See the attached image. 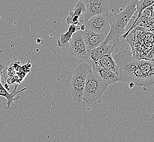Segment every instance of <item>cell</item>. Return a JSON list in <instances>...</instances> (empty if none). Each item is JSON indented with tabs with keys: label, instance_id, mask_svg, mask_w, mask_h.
<instances>
[{
	"label": "cell",
	"instance_id": "4fadbf2b",
	"mask_svg": "<svg viewBox=\"0 0 154 142\" xmlns=\"http://www.w3.org/2000/svg\"><path fill=\"white\" fill-rule=\"evenodd\" d=\"M79 30H80V25L71 24L68 27V30L65 32L60 34L57 39L58 46L61 48L68 47L72 36L74 33Z\"/></svg>",
	"mask_w": 154,
	"mask_h": 142
},
{
	"label": "cell",
	"instance_id": "ba28073f",
	"mask_svg": "<svg viewBox=\"0 0 154 142\" xmlns=\"http://www.w3.org/2000/svg\"><path fill=\"white\" fill-rule=\"evenodd\" d=\"M138 65L144 78L143 90L150 91L154 85V62L151 60L139 59Z\"/></svg>",
	"mask_w": 154,
	"mask_h": 142
},
{
	"label": "cell",
	"instance_id": "277c9868",
	"mask_svg": "<svg viewBox=\"0 0 154 142\" xmlns=\"http://www.w3.org/2000/svg\"><path fill=\"white\" fill-rule=\"evenodd\" d=\"M91 71V68L88 63H81L78 66L72 75L70 92L72 97L75 102L80 103L83 101L86 77Z\"/></svg>",
	"mask_w": 154,
	"mask_h": 142
},
{
	"label": "cell",
	"instance_id": "d6986e66",
	"mask_svg": "<svg viewBox=\"0 0 154 142\" xmlns=\"http://www.w3.org/2000/svg\"><path fill=\"white\" fill-rule=\"evenodd\" d=\"M135 85V84L134 83H132V82H131V83H129V87L130 88H133L134 86Z\"/></svg>",
	"mask_w": 154,
	"mask_h": 142
},
{
	"label": "cell",
	"instance_id": "cb8c5ba5",
	"mask_svg": "<svg viewBox=\"0 0 154 142\" xmlns=\"http://www.w3.org/2000/svg\"><path fill=\"white\" fill-rule=\"evenodd\" d=\"M152 6H154V3L153 4V5H152Z\"/></svg>",
	"mask_w": 154,
	"mask_h": 142
},
{
	"label": "cell",
	"instance_id": "603a6c76",
	"mask_svg": "<svg viewBox=\"0 0 154 142\" xmlns=\"http://www.w3.org/2000/svg\"><path fill=\"white\" fill-rule=\"evenodd\" d=\"M153 15L154 16V13H153Z\"/></svg>",
	"mask_w": 154,
	"mask_h": 142
},
{
	"label": "cell",
	"instance_id": "7402d4cb",
	"mask_svg": "<svg viewBox=\"0 0 154 142\" xmlns=\"http://www.w3.org/2000/svg\"><path fill=\"white\" fill-rule=\"evenodd\" d=\"M151 59H152L149 60H151V61H154V55L152 56V57H151Z\"/></svg>",
	"mask_w": 154,
	"mask_h": 142
},
{
	"label": "cell",
	"instance_id": "5b68a950",
	"mask_svg": "<svg viewBox=\"0 0 154 142\" xmlns=\"http://www.w3.org/2000/svg\"><path fill=\"white\" fill-rule=\"evenodd\" d=\"M109 13L95 15L84 23L87 29L108 35L110 30Z\"/></svg>",
	"mask_w": 154,
	"mask_h": 142
},
{
	"label": "cell",
	"instance_id": "6da1fadb",
	"mask_svg": "<svg viewBox=\"0 0 154 142\" xmlns=\"http://www.w3.org/2000/svg\"><path fill=\"white\" fill-rule=\"evenodd\" d=\"M118 67L119 82L134 83L143 87L144 78L138 65V59L133 55L128 46L124 45L118 53L114 56Z\"/></svg>",
	"mask_w": 154,
	"mask_h": 142
},
{
	"label": "cell",
	"instance_id": "7c38bea8",
	"mask_svg": "<svg viewBox=\"0 0 154 142\" xmlns=\"http://www.w3.org/2000/svg\"><path fill=\"white\" fill-rule=\"evenodd\" d=\"M91 68L97 77L108 85L118 82V76L114 72L102 67L96 62L91 66Z\"/></svg>",
	"mask_w": 154,
	"mask_h": 142
},
{
	"label": "cell",
	"instance_id": "44dd1931",
	"mask_svg": "<svg viewBox=\"0 0 154 142\" xmlns=\"http://www.w3.org/2000/svg\"><path fill=\"white\" fill-rule=\"evenodd\" d=\"M151 120H152V122H154V112L153 114H152V115L151 116Z\"/></svg>",
	"mask_w": 154,
	"mask_h": 142
},
{
	"label": "cell",
	"instance_id": "2e32d148",
	"mask_svg": "<svg viewBox=\"0 0 154 142\" xmlns=\"http://www.w3.org/2000/svg\"><path fill=\"white\" fill-rule=\"evenodd\" d=\"M85 12L86 8L85 4L83 1H79L76 3L74 9L69 12V14L72 15H77L80 18L83 14L84 15Z\"/></svg>",
	"mask_w": 154,
	"mask_h": 142
},
{
	"label": "cell",
	"instance_id": "30bf717a",
	"mask_svg": "<svg viewBox=\"0 0 154 142\" xmlns=\"http://www.w3.org/2000/svg\"><path fill=\"white\" fill-rule=\"evenodd\" d=\"M68 47L73 56L79 59H83L85 57L87 49L80 30L73 35Z\"/></svg>",
	"mask_w": 154,
	"mask_h": 142
},
{
	"label": "cell",
	"instance_id": "5bb4252c",
	"mask_svg": "<svg viewBox=\"0 0 154 142\" xmlns=\"http://www.w3.org/2000/svg\"><path fill=\"white\" fill-rule=\"evenodd\" d=\"M112 53H108L104 54L96 62L100 66L112 71L118 76V67L112 56Z\"/></svg>",
	"mask_w": 154,
	"mask_h": 142
},
{
	"label": "cell",
	"instance_id": "8992f818",
	"mask_svg": "<svg viewBox=\"0 0 154 142\" xmlns=\"http://www.w3.org/2000/svg\"><path fill=\"white\" fill-rule=\"evenodd\" d=\"M86 12L84 15V23L95 15L109 13L108 3L107 0H85Z\"/></svg>",
	"mask_w": 154,
	"mask_h": 142
},
{
	"label": "cell",
	"instance_id": "9a60e30c",
	"mask_svg": "<svg viewBox=\"0 0 154 142\" xmlns=\"http://www.w3.org/2000/svg\"><path fill=\"white\" fill-rule=\"evenodd\" d=\"M154 3V0H139L138 2L137 5V12L138 13L137 17L136 20L134 21V23L132 24V25L131 26L130 29H129L127 32H126L124 35L122 36L123 38H125L129 34V33L131 30L133 29L134 25L135 23H136L137 20L139 19L140 15L141 14L142 12L143 9H145V8L149 7V6H152Z\"/></svg>",
	"mask_w": 154,
	"mask_h": 142
},
{
	"label": "cell",
	"instance_id": "8fae6325",
	"mask_svg": "<svg viewBox=\"0 0 154 142\" xmlns=\"http://www.w3.org/2000/svg\"><path fill=\"white\" fill-rule=\"evenodd\" d=\"M80 31L86 45L87 51L98 47L107 38L106 35L96 32L87 29Z\"/></svg>",
	"mask_w": 154,
	"mask_h": 142
},
{
	"label": "cell",
	"instance_id": "3957f363",
	"mask_svg": "<svg viewBox=\"0 0 154 142\" xmlns=\"http://www.w3.org/2000/svg\"><path fill=\"white\" fill-rule=\"evenodd\" d=\"M107 86L108 85L103 83L91 69L86 77L83 101L87 104L99 102Z\"/></svg>",
	"mask_w": 154,
	"mask_h": 142
},
{
	"label": "cell",
	"instance_id": "9c48e42d",
	"mask_svg": "<svg viewBox=\"0 0 154 142\" xmlns=\"http://www.w3.org/2000/svg\"><path fill=\"white\" fill-rule=\"evenodd\" d=\"M5 66L3 64L0 65V96L5 98L6 100V103H3L4 107L6 110H15L17 106L14 103V102L20 97V96L15 97V96L21 92L25 91L27 88H25L20 90L17 91V89L18 86V84H17L12 92L11 93L8 92L7 90L5 88V86H3L1 82V74H2L3 68H5Z\"/></svg>",
	"mask_w": 154,
	"mask_h": 142
},
{
	"label": "cell",
	"instance_id": "e0dca14e",
	"mask_svg": "<svg viewBox=\"0 0 154 142\" xmlns=\"http://www.w3.org/2000/svg\"><path fill=\"white\" fill-rule=\"evenodd\" d=\"M153 13H154V6H149V7L145 8V9H143L139 18L146 19V18L152 16Z\"/></svg>",
	"mask_w": 154,
	"mask_h": 142
},
{
	"label": "cell",
	"instance_id": "7a4b0ae2",
	"mask_svg": "<svg viewBox=\"0 0 154 142\" xmlns=\"http://www.w3.org/2000/svg\"><path fill=\"white\" fill-rule=\"evenodd\" d=\"M139 0H131L130 2L122 11L116 14L109 13L110 30L104 41L116 47L121 37L126 32V28L129 21L134 17L137 11V5Z\"/></svg>",
	"mask_w": 154,
	"mask_h": 142
},
{
	"label": "cell",
	"instance_id": "52a82bcc",
	"mask_svg": "<svg viewBox=\"0 0 154 142\" xmlns=\"http://www.w3.org/2000/svg\"><path fill=\"white\" fill-rule=\"evenodd\" d=\"M115 46L112 44L104 41L100 46L91 50L87 51L86 55L83 59L90 67L97 62L101 56L108 53H113Z\"/></svg>",
	"mask_w": 154,
	"mask_h": 142
},
{
	"label": "cell",
	"instance_id": "ffe728a7",
	"mask_svg": "<svg viewBox=\"0 0 154 142\" xmlns=\"http://www.w3.org/2000/svg\"><path fill=\"white\" fill-rule=\"evenodd\" d=\"M5 88H6L7 90H9V85L7 84H5Z\"/></svg>",
	"mask_w": 154,
	"mask_h": 142
},
{
	"label": "cell",
	"instance_id": "ac0fdd59",
	"mask_svg": "<svg viewBox=\"0 0 154 142\" xmlns=\"http://www.w3.org/2000/svg\"><path fill=\"white\" fill-rule=\"evenodd\" d=\"M15 79L14 78L12 77H9L8 79H7V83H8L9 85H13L15 83Z\"/></svg>",
	"mask_w": 154,
	"mask_h": 142
}]
</instances>
